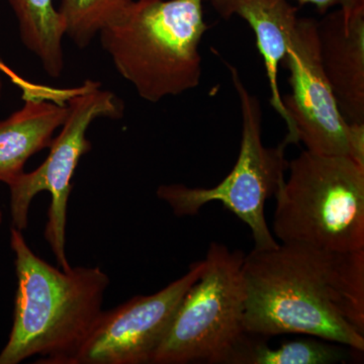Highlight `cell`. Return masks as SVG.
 I'll list each match as a JSON object with an SVG mask.
<instances>
[{
	"instance_id": "6",
	"label": "cell",
	"mask_w": 364,
	"mask_h": 364,
	"mask_svg": "<svg viewBox=\"0 0 364 364\" xmlns=\"http://www.w3.org/2000/svg\"><path fill=\"white\" fill-rule=\"evenodd\" d=\"M240 102V151L233 169L214 188H188L183 184L159 186L157 196L168 203L178 217L195 215L208 203L220 202L245 223L254 240V249L277 247L265 219V203L284 183L289 168L287 141L267 147L262 141L263 114L259 100L249 91L236 67L224 61Z\"/></svg>"
},
{
	"instance_id": "4",
	"label": "cell",
	"mask_w": 364,
	"mask_h": 364,
	"mask_svg": "<svg viewBox=\"0 0 364 364\" xmlns=\"http://www.w3.org/2000/svg\"><path fill=\"white\" fill-rule=\"evenodd\" d=\"M275 193L273 233L282 243L338 252L364 249V169L350 157L303 151Z\"/></svg>"
},
{
	"instance_id": "17",
	"label": "cell",
	"mask_w": 364,
	"mask_h": 364,
	"mask_svg": "<svg viewBox=\"0 0 364 364\" xmlns=\"http://www.w3.org/2000/svg\"><path fill=\"white\" fill-rule=\"evenodd\" d=\"M2 70L9 72L6 68V66H4V64H2L1 62H0V71H2ZM1 93H2V81H1V77H0V98H1Z\"/></svg>"
},
{
	"instance_id": "5",
	"label": "cell",
	"mask_w": 364,
	"mask_h": 364,
	"mask_svg": "<svg viewBox=\"0 0 364 364\" xmlns=\"http://www.w3.org/2000/svg\"><path fill=\"white\" fill-rule=\"evenodd\" d=\"M245 254L213 242L200 279L177 309L151 364H229L244 329Z\"/></svg>"
},
{
	"instance_id": "18",
	"label": "cell",
	"mask_w": 364,
	"mask_h": 364,
	"mask_svg": "<svg viewBox=\"0 0 364 364\" xmlns=\"http://www.w3.org/2000/svg\"><path fill=\"white\" fill-rule=\"evenodd\" d=\"M2 219H4V215H2L1 210H0V225H1Z\"/></svg>"
},
{
	"instance_id": "10",
	"label": "cell",
	"mask_w": 364,
	"mask_h": 364,
	"mask_svg": "<svg viewBox=\"0 0 364 364\" xmlns=\"http://www.w3.org/2000/svg\"><path fill=\"white\" fill-rule=\"evenodd\" d=\"M321 62L347 123L364 124V9H336L317 21Z\"/></svg>"
},
{
	"instance_id": "13",
	"label": "cell",
	"mask_w": 364,
	"mask_h": 364,
	"mask_svg": "<svg viewBox=\"0 0 364 364\" xmlns=\"http://www.w3.org/2000/svg\"><path fill=\"white\" fill-rule=\"evenodd\" d=\"M20 28L21 39L36 55L46 73L59 78L64 70L65 25L53 0H9Z\"/></svg>"
},
{
	"instance_id": "12",
	"label": "cell",
	"mask_w": 364,
	"mask_h": 364,
	"mask_svg": "<svg viewBox=\"0 0 364 364\" xmlns=\"http://www.w3.org/2000/svg\"><path fill=\"white\" fill-rule=\"evenodd\" d=\"M213 9L225 20L237 16L247 21L264 61L270 90V105L289 129V119L282 102L279 70L291 46L298 25V7L289 0H210Z\"/></svg>"
},
{
	"instance_id": "9",
	"label": "cell",
	"mask_w": 364,
	"mask_h": 364,
	"mask_svg": "<svg viewBox=\"0 0 364 364\" xmlns=\"http://www.w3.org/2000/svg\"><path fill=\"white\" fill-rule=\"evenodd\" d=\"M193 263L181 279L150 296H136L100 316L72 364L151 363L182 299L202 274Z\"/></svg>"
},
{
	"instance_id": "14",
	"label": "cell",
	"mask_w": 364,
	"mask_h": 364,
	"mask_svg": "<svg viewBox=\"0 0 364 364\" xmlns=\"http://www.w3.org/2000/svg\"><path fill=\"white\" fill-rule=\"evenodd\" d=\"M346 359L343 348L325 340H298L270 348L265 339L249 335L229 364H330Z\"/></svg>"
},
{
	"instance_id": "2",
	"label": "cell",
	"mask_w": 364,
	"mask_h": 364,
	"mask_svg": "<svg viewBox=\"0 0 364 364\" xmlns=\"http://www.w3.org/2000/svg\"><path fill=\"white\" fill-rule=\"evenodd\" d=\"M16 255L14 325L0 352V364H18L39 355L38 363L72 364L102 313L109 279L100 267L56 268L28 247L11 228Z\"/></svg>"
},
{
	"instance_id": "7",
	"label": "cell",
	"mask_w": 364,
	"mask_h": 364,
	"mask_svg": "<svg viewBox=\"0 0 364 364\" xmlns=\"http://www.w3.org/2000/svg\"><path fill=\"white\" fill-rule=\"evenodd\" d=\"M65 102L68 114L59 136L53 139L47 159L33 171L23 172L9 186L13 227L21 232L28 228V210L33 198L42 191H49L52 200L45 238L58 267L68 270L71 267L65 252L67 207L72 177L79 160L91 150L86 133L91 123L100 117L121 119L124 107L114 93L104 90L102 83L93 80H86L77 87L67 90Z\"/></svg>"
},
{
	"instance_id": "11",
	"label": "cell",
	"mask_w": 364,
	"mask_h": 364,
	"mask_svg": "<svg viewBox=\"0 0 364 364\" xmlns=\"http://www.w3.org/2000/svg\"><path fill=\"white\" fill-rule=\"evenodd\" d=\"M25 104L11 117L0 121V182L7 186L23 173L26 161L49 148L55 132L68 114L66 90L55 92L21 81Z\"/></svg>"
},
{
	"instance_id": "3",
	"label": "cell",
	"mask_w": 364,
	"mask_h": 364,
	"mask_svg": "<svg viewBox=\"0 0 364 364\" xmlns=\"http://www.w3.org/2000/svg\"><path fill=\"white\" fill-rule=\"evenodd\" d=\"M208 28L203 0H136L100 37L119 75L156 104L200 85Z\"/></svg>"
},
{
	"instance_id": "8",
	"label": "cell",
	"mask_w": 364,
	"mask_h": 364,
	"mask_svg": "<svg viewBox=\"0 0 364 364\" xmlns=\"http://www.w3.org/2000/svg\"><path fill=\"white\" fill-rule=\"evenodd\" d=\"M282 66L289 72V95L282 97L289 119L284 140L305 144L309 152L349 157L353 124L342 116L326 77L318 48L317 20L299 18Z\"/></svg>"
},
{
	"instance_id": "1",
	"label": "cell",
	"mask_w": 364,
	"mask_h": 364,
	"mask_svg": "<svg viewBox=\"0 0 364 364\" xmlns=\"http://www.w3.org/2000/svg\"><path fill=\"white\" fill-rule=\"evenodd\" d=\"M248 335L303 334L364 351V249L282 243L244 257Z\"/></svg>"
},
{
	"instance_id": "15",
	"label": "cell",
	"mask_w": 364,
	"mask_h": 364,
	"mask_svg": "<svg viewBox=\"0 0 364 364\" xmlns=\"http://www.w3.org/2000/svg\"><path fill=\"white\" fill-rule=\"evenodd\" d=\"M134 0H62L59 13L65 33L78 48L90 45L105 26L119 18Z\"/></svg>"
},
{
	"instance_id": "16",
	"label": "cell",
	"mask_w": 364,
	"mask_h": 364,
	"mask_svg": "<svg viewBox=\"0 0 364 364\" xmlns=\"http://www.w3.org/2000/svg\"><path fill=\"white\" fill-rule=\"evenodd\" d=\"M299 6L311 4L318 9V13L327 14L332 9H342L355 11L364 9V0H294Z\"/></svg>"
}]
</instances>
